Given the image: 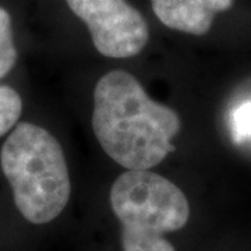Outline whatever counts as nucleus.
Returning <instances> with one entry per match:
<instances>
[{"label":"nucleus","instance_id":"nucleus-1","mask_svg":"<svg viewBox=\"0 0 251 251\" xmlns=\"http://www.w3.org/2000/svg\"><path fill=\"white\" fill-rule=\"evenodd\" d=\"M92 128L102 150L127 171H150L175 151L179 115L148 97L131 73L103 74L94 90Z\"/></svg>","mask_w":251,"mask_h":251},{"label":"nucleus","instance_id":"nucleus-2","mask_svg":"<svg viewBox=\"0 0 251 251\" xmlns=\"http://www.w3.org/2000/svg\"><path fill=\"white\" fill-rule=\"evenodd\" d=\"M1 169L18 212L32 225L56 221L72 197L62 145L44 127L20 123L0 151Z\"/></svg>","mask_w":251,"mask_h":251},{"label":"nucleus","instance_id":"nucleus-3","mask_svg":"<svg viewBox=\"0 0 251 251\" xmlns=\"http://www.w3.org/2000/svg\"><path fill=\"white\" fill-rule=\"evenodd\" d=\"M120 251H177L171 236L188 225L191 208L173 181L150 171L122 173L109 191Z\"/></svg>","mask_w":251,"mask_h":251},{"label":"nucleus","instance_id":"nucleus-4","mask_svg":"<svg viewBox=\"0 0 251 251\" xmlns=\"http://www.w3.org/2000/svg\"><path fill=\"white\" fill-rule=\"evenodd\" d=\"M90 29L99 53L112 59L133 57L150 39L143 14L126 0H66Z\"/></svg>","mask_w":251,"mask_h":251},{"label":"nucleus","instance_id":"nucleus-5","mask_svg":"<svg viewBox=\"0 0 251 251\" xmlns=\"http://www.w3.org/2000/svg\"><path fill=\"white\" fill-rule=\"evenodd\" d=\"M163 25L190 35H205L216 14L233 7L234 0H151Z\"/></svg>","mask_w":251,"mask_h":251},{"label":"nucleus","instance_id":"nucleus-6","mask_svg":"<svg viewBox=\"0 0 251 251\" xmlns=\"http://www.w3.org/2000/svg\"><path fill=\"white\" fill-rule=\"evenodd\" d=\"M17 60V49L13 39V28L9 13L0 7V78L13 69Z\"/></svg>","mask_w":251,"mask_h":251},{"label":"nucleus","instance_id":"nucleus-7","mask_svg":"<svg viewBox=\"0 0 251 251\" xmlns=\"http://www.w3.org/2000/svg\"><path fill=\"white\" fill-rule=\"evenodd\" d=\"M23 112V100L11 87L0 85V137L13 128Z\"/></svg>","mask_w":251,"mask_h":251},{"label":"nucleus","instance_id":"nucleus-8","mask_svg":"<svg viewBox=\"0 0 251 251\" xmlns=\"http://www.w3.org/2000/svg\"><path fill=\"white\" fill-rule=\"evenodd\" d=\"M232 127L236 141L251 137V102L236 109L232 116Z\"/></svg>","mask_w":251,"mask_h":251}]
</instances>
